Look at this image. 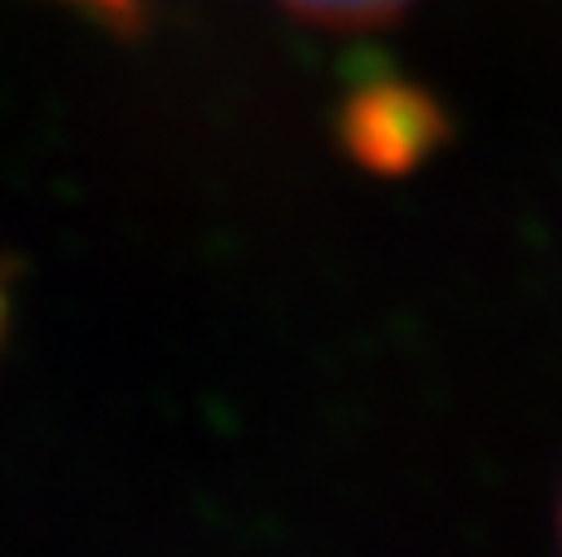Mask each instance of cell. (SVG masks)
Masks as SVG:
<instances>
[{
    "mask_svg": "<svg viewBox=\"0 0 562 557\" xmlns=\"http://www.w3.org/2000/svg\"><path fill=\"white\" fill-rule=\"evenodd\" d=\"M75 5H89V10H99V15L119 20V25L138 15V0H75Z\"/></svg>",
    "mask_w": 562,
    "mask_h": 557,
    "instance_id": "cell-3",
    "label": "cell"
},
{
    "mask_svg": "<svg viewBox=\"0 0 562 557\" xmlns=\"http://www.w3.org/2000/svg\"><path fill=\"white\" fill-rule=\"evenodd\" d=\"M277 5L296 10L306 20H326V25H370V20H390L415 0H277Z\"/></svg>",
    "mask_w": 562,
    "mask_h": 557,
    "instance_id": "cell-2",
    "label": "cell"
},
{
    "mask_svg": "<svg viewBox=\"0 0 562 557\" xmlns=\"http://www.w3.org/2000/svg\"><path fill=\"white\" fill-rule=\"evenodd\" d=\"M0 336H5V286H0Z\"/></svg>",
    "mask_w": 562,
    "mask_h": 557,
    "instance_id": "cell-4",
    "label": "cell"
},
{
    "mask_svg": "<svg viewBox=\"0 0 562 557\" xmlns=\"http://www.w3.org/2000/svg\"><path fill=\"white\" fill-rule=\"evenodd\" d=\"M439 118L415 89L405 84H366L346 104L350 154L370 168H405L435 144Z\"/></svg>",
    "mask_w": 562,
    "mask_h": 557,
    "instance_id": "cell-1",
    "label": "cell"
}]
</instances>
